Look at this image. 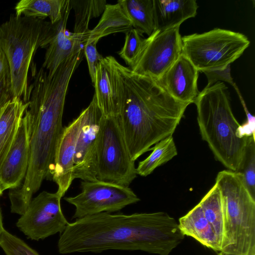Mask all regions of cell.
I'll return each instance as SVG.
<instances>
[{
    "mask_svg": "<svg viewBox=\"0 0 255 255\" xmlns=\"http://www.w3.org/2000/svg\"><path fill=\"white\" fill-rule=\"evenodd\" d=\"M82 60L79 53L65 59L55 73L49 75L42 67L31 66L32 84L29 86L28 122L30 156L27 171L22 183L9 189L11 212L23 214L33 196L45 179L52 180L57 146L64 127L62 118L69 82Z\"/></svg>",
    "mask_w": 255,
    "mask_h": 255,
    "instance_id": "obj_1",
    "label": "cell"
},
{
    "mask_svg": "<svg viewBox=\"0 0 255 255\" xmlns=\"http://www.w3.org/2000/svg\"><path fill=\"white\" fill-rule=\"evenodd\" d=\"M184 236L176 221L163 212H103L69 223L57 246L63 255L116 250L168 255Z\"/></svg>",
    "mask_w": 255,
    "mask_h": 255,
    "instance_id": "obj_2",
    "label": "cell"
},
{
    "mask_svg": "<svg viewBox=\"0 0 255 255\" xmlns=\"http://www.w3.org/2000/svg\"><path fill=\"white\" fill-rule=\"evenodd\" d=\"M121 110L118 117L131 159L172 135L190 105L171 97L157 81L114 59Z\"/></svg>",
    "mask_w": 255,
    "mask_h": 255,
    "instance_id": "obj_3",
    "label": "cell"
},
{
    "mask_svg": "<svg viewBox=\"0 0 255 255\" xmlns=\"http://www.w3.org/2000/svg\"><path fill=\"white\" fill-rule=\"evenodd\" d=\"M202 139L215 157L227 168L237 171L243 159L248 137L241 138V125L231 107L228 87L218 82L205 88L195 99Z\"/></svg>",
    "mask_w": 255,
    "mask_h": 255,
    "instance_id": "obj_4",
    "label": "cell"
},
{
    "mask_svg": "<svg viewBox=\"0 0 255 255\" xmlns=\"http://www.w3.org/2000/svg\"><path fill=\"white\" fill-rule=\"evenodd\" d=\"M54 31L50 22L15 14L0 25V48L8 63L13 97L28 102V76L33 57L39 47L47 48Z\"/></svg>",
    "mask_w": 255,
    "mask_h": 255,
    "instance_id": "obj_5",
    "label": "cell"
},
{
    "mask_svg": "<svg viewBox=\"0 0 255 255\" xmlns=\"http://www.w3.org/2000/svg\"><path fill=\"white\" fill-rule=\"evenodd\" d=\"M215 184L222 198L224 235L221 252L255 255V199L238 172H219Z\"/></svg>",
    "mask_w": 255,
    "mask_h": 255,
    "instance_id": "obj_6",
    "label": "cell"
},
{
    "mask_svg": "<svg viewBox=\"0 0 255 255\" xmlns=\"http://www.w3.org/2000/svg\"><path fill=\"white\" fill-rule=\"evenodd\" d=\"M250 44L241 33L215 28L182 37V54L199 72L223 70L238 59Z\"/></svg>",
    "mask_w": 255,
    "mask_h": 255,
    "instance_id": "obj_7",
    "label": "cell"
},
{
    "mask_svg": "<svg viewBox=\"0 0 255 255\" xmlns=\"http://www.w3.org/2000/svg\"><path fill=\"white\" fill-rule=\"evenodd\" d=\"M136 175L118 117L104 116L96 149L97 179L128 187Z\"/></svg>",
    "mask_w": 255,
    "mask_h": 255,
    "instance_id": "obj_8",
    "label": "cell"
},
{
    "mask_svg": "<svg viewBox=\"0 0 255 255\" xmlns=\"http://www.w3.org/2000/svg\"><path fill=\"white\" fill-rule=\"evenodd\" d=\"M81 188V192L76 196L64 198L75 207L72 219L76 220L103 212L120 211L140 201L129 186L99 180L82 181Z\"/></svg>",
    "mask_w": 255,
    "mask_h": 255,
    "instance_id": "obj_9",
    "label": "cell"
},
{
    "mask_svg": "<svg viewBox=\"0 0 255 255\" xmlns=\"http://www.w3.org/2000/svg\"><path fill=\"white\" fill-rule=\"evenodd\" d=\"M179 28L177 26L163 31H154L144 38L139 56L130 69L155 81L159 79L182 53Z\"/></svg>",
    "mask_w": 255,
    "mask_h": 255,
    "instance_id": "obj_10",
    "label": "cell"
},
{
    "mask_svg": "<svg viewBox=\"0 0 255 255\" xmlns=\"http://www.w3.org/2000/svg\"><path fill=\"white\" fill-rule=\"evenodd\" d=\"M62 197L56 192L43 191L33 198L16 223L17 227L32 240H43L61 234L69 223L61 207Z\"/></svg>",
    "mask_w": 255,
    "mask_h": 255,
    "instance_id": "obj_11",
    "label": "cell"
},
{
    "mask_svg": "<svg viewBox=\"0 0 255 255\" xmlns=\"http://www.w3.org/2000/svg\"><path fill=\"white\" fill-rule=\"evenodd\" d=\"M81 126L74 155V178L82 181L97 180L96 149L104 115L94 95L89 106L80 114Z\"/></svg>",
    "mask_w": 255,
    "mask_h": 255,
    "instance_id": "obj_12",
    "label": "cell"
},
{
    "mask_svg": "<svg viewBox=\"0 0 255 255\" xmlns=\"http://www.w3.org/2000/svg\"><path fill=\"white\" fill-rule=\"evenodd\" d=\"M71 9L70 0H66L61 19L54 26V33L46 48L42 67L52 76L60 64L67 58L83 49L89 34L69 32L66 25Z\"/></svg>",
    "mask_w": 255,
    "mask_h": 255,
    "instance_id": "obj_13",
    "label": "cell"
},
{
    "mask_svg": "<svg viewBox=\"0 0 255 255\" xmlns=\"http://www.w3.org/2000/svg\"><path fill=\"white\" fill-rule=\"evenodd\" d=\"M29 156L28 126L24 115L0 168V186L3 191L15 188L22 183L27 171Z\"/></svg>",
    "mask_w": 255,
    "mask_h": 255,
    "instance_id": "obj_14",
    "label": "cell"
},
{
    "mask_svg": "<svg viewBox=\"0 0 255 255\" xmlns=\"http://www.w3.org/2000/svg\"><path fill=\"white\" fill-rule=\"evenodd\" d=\"M81 122L80 115L63 130L58 142L55 156L52 180L57 184L56 191L63 197L75 179L74 155Z\"/></svg>",
    "mask_w": 255,
    "mask_h": 255,
    "instance_id": "obj_15",
    "label": "cell"
},
{
    "mask_svg": "<svg viewBox=\"0 0 255 255\" xmlns=\"http://www.w3.org/2000/svg\"><path fill=\"white\" fill-rule=\"evenodd\" d=\"M198 70L182 53L157 82L178 101L191 104L199 92Z\"/></svg>",
    "mask_w": 255,
    "mask_h": 255,
    "instance_id": "obj_16",
    "label": "cell"
},
{
    "mask_svg": "<svg viewBox=\"0 0 255 255\" xmlns=\"http://www.w3.org/2000/svg\"><path fill=\"white\" fill-rule=\"evenodd\" d=\"M114 59L109 56L99 63L94 84L97 105L105 117H118L121 110Z\"/></svg>",
    "mask_w": 255,
    "mask_h": 255,
    "instance_id": "obj_17",
    "label": "cell"
},
{
    "mask_svg": "<svg viewBox=\"0 0 255 255\" xmlns=\"http://www.w3.org/2000/svg\"><path fill=\"white\" fill-rule=\"evenodd\" d=\"M198 7L195 0H153L154 31L180 26L196 15Z\"/></svg>",
    "mask_w": 255,
    "mask_h": 255,
    "instance_id": "obj_18",
    "label": "cell"
},
{
    "mask_svg": "<svg viewBox=\"0 0 255 255\" xmlns=\"http://www.w3.org/2000/svg\"><path fill=\"white\" fill-rule=\"evenodd\" d=\"M178 225L184 236L193 238L214 251H221L222 244L199 204L179 219Z\"/></svg>",
    "mask_w": 255,
    "mask_h": 255,
    "instance_id": "obj_19",
    "label": "cell"
},
{
    "mask_svg": "<svg viewBox=\"0 0 255 255\" xmlns=\"http://www.w3.org/2000/svg\"><path fill=\"white\" fill-rule=\"evenodd\" d=\"M28 106V102L13 97L3 108L0 116V170Z\"/></svg>",
    "mask_w": 255,
    "mask_h": 255,
    "instance_id": "obj_20",
    "label": "cell"
},
{
    "mask_svg": "<svg viewBox=\"0 0 255 255\" xmlns=\"http://www.w3.org/2000/svg\"><path fill=\"white\" fill-rule=\"evenodd\" d=\"M131 22L121 5L107 4L97 25L90 30L88 40H99L115 33H127L132 28Z\"/></svg>",
    "mask_w": 255,
    "mask_h": 255,
    "instance_id": "obj_21",
    "label": "cell"
},
{
    "mask_svg": "<svg viewBox=\"0 0 255 255\" xmlns=\"http://www.w3.org/2000/svg\"><path fill=\"white\" fill-rule=\"evenodd\" d=\"M66 0H21L14 7L16 16L44 20L54 24L62 17Z\"/></svg>",
    "mask_w": 255,
    "mask_h": 255,
    "instance_id": "obj_22",
    "label": "cell"
},
{
    "mask_svg": "<svg viewBox=\"0 0 255 255\" xmlns=\"http://www.w3.org/2000/svg\"><path fill=\"white\" fill-rule=\"evenodd\" d=\"M132 27L142 34L150 35L154 30L153 0H119Z\"/></svg>",
    "mask_w": 255,
    "mask_h": 255,
    "instance_id": "obj_23",
    "label": "cell"
},
{
    "mask_svg": "<svg viewBox=\"0 0 255 255\" xmlns=\"http://www.w3.org/2000/svg\"><path fill=\"white\" fill-rule=\"evenodd\" d=\"M152 152L145 159L138 163L136 173L141 176L151 174L157 167L172 159L177 154V148L172 135L160 140L152 147Z\"/></svg>",
    "mask_w": 255,
    "mask_h": 255,
    "instance_id": "obj_24",
    "label": "cell"
},
{
    "mask_svg": "<svg viewBox=\"0 0 255 255\" xmlns=\"http://www.w3.org/2000/svg\"><path fill=\"white\" fill-rule=\"evenodd\" d=\"M221 244L224 235V209L220 190L215 184L199 203Z\"/></svg>",
    "mask_w": 255,
    "mask_h": 255,
    "instance_id": "obj_25",
    "label": "cell"
},
{
    "mask_svg": "<svg viewBox=\"0 0 255 255\" xmlns=\"http://www.w3.org/2000/svg\"><path fill=\"white\" fill-rule=\"evenodd\" d=\"M71 9L75 12V21L74 33L89 34L90 20L103 14L107 1L105 0H70Z\"/></svg>",
    "mask_w": 255,
    "mask_h": 255,
    "instance_id": "obj_26",
    "label": "cell"
},
{
    "mask_svg": "<svg viewBox=\"0 0 255 255\" xmlns=\"http://www.w3.org/2000/svg\"><path fill=\"white\" fill-rule=\"evenodd\" d=\"M241 174L243 180L251 195L255 199V136L248 137L242 163L237 171Z\"/></svg>",
    "mask_w": 255,
    "mask_h": 255,
    "instance_id": "obj_27",
    "label": "cell"
},
{
    "mask_svg": "<svg viewBox=\"0 0 255 255\" xmlns=\"http://www.w3.org/2000/svg\"><path fill=\"white\" fill-rule=\"evenodd\" d=\"M125 34L124 45L118 54L131 68L139 56L144 38L142 37V34L138 30L133 28Z\"/></svg>",
    "mask_w": 255,
    "mask_h": 255,
    "instance_id": "obj_28",
    "label": "cell"
},
{
    "mask_svg": "<svg viewBox=\"0 0 255 255\" xmlns=\"http://www.w3.org/2000/svg\"><path fill=\"white\" fill-rule=\"evenodd\" d=\"M0 247L6 255H39L24 241L4 229L0 236Z\"/></svg>",
    "mask_w": 255,
    "mask_h": 255,
    "instance_id": "obj_29",
    "label": "cell"
},
{
    "mask_svg": "<svg viewBox=\"0 0 255 255\" xmlns=\"http://www.w3.org/2000/svg\"><path fill=\"white\" fill-rule=\"evenodd\" d=\"M12 98L8 63L0 57V116L4 105Z\"/></svg>",
    "mask_w": 255,
    "mask_h": 255,
    "instance_id": "obj_30",
    "label": "cell"
},
{
    "mask_svg": "<svg viewBox=\"0 0 255 255\" xmlns=\"http://www.w3.org/2000/svg\"><path fill=\"white\" fill-rule=\"evenodd\" d=\"M98 42L96 40H88L84 46V53L87 59L89 74L93 84L95 81L98 65L104 58L97 50L96 44Z\"/></svg>",
    "mask_w": 255,
    "mask_h": 255,
    "instance_id": "obj_31",
    "label": "cell"
},
{
    "mask_svg": "<svg viewBox=\"0 0 255 255\" xmlns=\"http://www.w3.org/2000/svg\"><path fill=\"white\" fill-rule=\"evenodd\" d=\"M207 78V84L205 87L211 86L218 82H227L232 86L236 83L231 74V65L223 70L206 71L203 72Z\"/></svg>",
    "mask_w": 255,
    "mask_h": 255,
    "instance_id": "obj_32",
    "label": "cell"
},
{
    "mask_svg": "<svg viewBox=\"0 0 255 255\" xmlns=\"http://www.w3.org/2000/svg\"><path fill=\"white\" fill-rule=\"evenodd\" d=\"M1 195H0V197ZM4 229V228L3 227V223H2V214H1V211L0 207V235L2 232V230Z\"/></svg>",
    "mask_w": 255,
    "mask_h": 255,
    "instance_id": "obj_33",
    "label": "cell"
},
{
    "mask_svg": "<svg viewBox=\"0 0 255 255\" xmlns=\"http://www.w3.org/2000/svg\"><path fill=\"white\" fill-rule=\"evenodd\" d=\"M218 255H233L228 254L224 253L223 252H220Z\"/></svg>",
    "mask_w": 255,
    "mask_h": 255,
    "instance_id": "obj_34",
    "label": "cell"
},
{
    "mask_svg": "<svg viewBox=\"0 0 255 255\" xmlns=\"http://www.w3.org/2000/svg\"><path fill=\"white\" fill-rule=\"evenodd\" d=\"M3 190H2L1 187L0 186V195H1L2 194Z\"/></svg>",
    "mask_w": 255,
    "mask_h": 255,
    "instance_id": "obj_35",
    "label": "cell"
}]
</instances>
